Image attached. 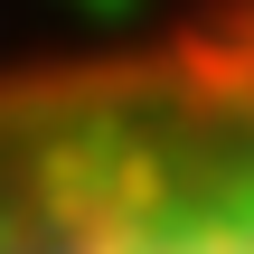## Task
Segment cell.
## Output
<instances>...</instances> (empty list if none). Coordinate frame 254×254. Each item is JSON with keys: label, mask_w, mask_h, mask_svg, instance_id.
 <instances>
[{"label": "cell", "mask_w": 254, "mask_h": 254, "mask_svg": "<svg viewBox=\"0 0 254 254\" xmlns=\"http://www.w3.org/2000/svg\"><path fill=\"white\" fill-rule=\"evenodd\" d=\"M0 254H254V0L0 66Z\"/></svg>", "instance_id": "6da1fadb"}]
</instances>
